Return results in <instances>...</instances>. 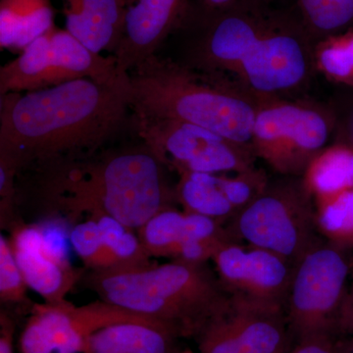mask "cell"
<instances>
[{
  "mask_svg": "<svg viewBox=\"0 0 353 353\" xmlns=\"http://www.w3.org/2000/svg\"><path fill=\"white\" fill-rule=\"evenodd\" d=\"M211 261L230 296L285 307L294 267L282 257L233 241L220 248Z\"/></svg>",
  "mask_w": 353,
  "mask_h": 353,
  "instance_id": "4fadbf2b",
  "label": "cell"
},
{
  "mask_svg": "<svg viewBox=\"0 0 353 353\" xmlns=\"http://www.w3.org/2000/svg\"><path fill=\"white\" fill-rule=\"evenodd\" d=\"M136 118L187 122L250 143L262 102L226 76L202 73L153 55L129 72Z\"/></svg>",
  "mask_w": 353,
  "mask_h": 353,
  "instance_id": "3957f363",
  "label": "cell"
},
{
  "mask_svg": "<svg viewBox=\"0 0 353 353\" xmlns=\"http://www.w3.org/2000/svg\"><path fill=\"white\" fill-rule=\"evenodd\" d=\"M314 65L330 82L353 88V31L316 41Z\"/></svg>",
  "mask_w": 353,
  "mask_h": 353,
  "instance_id": "603a6c76",
  "label": "cell"
},
{
  "mask_svg": "<svg viewBox=\"0 0 353 353\" xmlns=\"http://www.w3.org/2000/svg\"><path fill=\"white\" fill-rule=\"evenodd\" d=\"M236 0H202L201 8L205 10H216L233 4Z\"/></svg>",
  "mask_w": 353,
  "mask_h": 353,
  "instance_id": "836d02e7",
  "label": "cell"
},
{
  "mask_svg": "<svg viewBox=\"0 0 353 353\" xmlns=\"http://www.w3.org/2000/svg\"><path fill=\"white\" fill-rule=\"evenodd\" d=\"M69 240L74 252L92 272L116 270L115 260L104 241L99 222L94 217L73 222Z\"/></svg>",
  "mask_w": 353,
  "mask_h": 353,
  "instance_id": "484cf974",
  "label": "cell"
},
{
  "mask_svg": "<svg viewBox=\"0 0 353 353\" xmlns=\"http://www.w3.org/2000/svg\"><path fill=\"white\" fill-rule=\"evenodd\" d=\"M336 141L353 148V105L343 118L336 115Z\"/></svg>",
  "mask_w": 353,
  "mask_h": 353,
  "instance_id": "4dcf8cb0",
  "label": "cell"
},
{
  "mask_svg": "<svg viewBox=\"0 0 353 353\" xmlns=\"http://www.w3.org/2000/svg\"><path fill=\"white\" fill-rule=\"evenodd\" d=\"M190 9V0H134L128 7L124 30L114 53L119 73H129L157 55L164 41L181 29Z\"/></svg>",
  "mask_w": 353,
  "mask_h": 353,
  "instance_id": "5bb4252c",
  "label": "cell"
},
{
  "mask_svg": "<svg viewBox=\"0 0 353 353\" xmlns=\"http://www.w3.org/2000/svg\"><path fill=\"white\" fill-rule=\"evenodd\" d=\"M120 74L129 73L118 72L114 55L94 52L55 26L0 68V95L44 90L79 79L110 80Z\"/></svg>",
  "mask_w": 353,
  "mask_h": 353,
  "instance_id": "9c48e42d",
  "label": "cell"
},
{
  "mask_svg": "<svg viewBox=\"0 0 353 353\" xmlns=\"http://www.w3.org/2000/svg\"><path fill=\"white\" fill-rule=\"evenodd\" d=\"M334 340L336 339L321 338L301 341L284 353H334Z\"/></svg>",
  "mask_w": 353,
  "mask_h": 353,
  "instance_id": "f1b7e54d",
  "label": "cell"
},
{
  "mask_svg": "<svg viewBox=\"0 0 353 353\" xmlns=\"http://www.w3.org/2000/svg\"><path fill=\"white\" fill-rule=\"evenodd\" d=\"M88 217H94L99 222L104 241L115 260V271L132 270L152 265L150 257L146 254L137 231L125 226L110 216L94 215Z\"/></svg>",
  "mask_w": 353,
  "mask_h": 353,
  "instance_id": "cb8c5ba5",
  "label": "cell"
},
{
  "mask_svg": "<svg viewBox=\"0 0 353 353\" xmlns=\"http://www.w3.org/2000/svg\"><path fill=\"white\" fill-rule=\"evenodd\" d=\"M290 340L285 307L230 294L194 339L199 353H284Z\"/></svg>",
  "mask_w": 353,
  "mask_h": 353,
  "instance_id": "7c38bea8",
  "label": "cell"
},
{
  "mask_svg": "<svg viewBox=\"0 0 353 353\" xmlns=\"http://www.w3.org/2000/svg\"><path fill=\"white\" fill-rule=\"evenodd\" d=\"M0 158L17 170L99 152L132 111L129 74L0 95Z\"/></svg>",
  "mask_w": 353,
  "mask_h": 353,
  "instance_id": "6da1fadb",
  "label": "cell"
},
{
  "mask_svg": "<svg viewBox=\"0 0 353 353\" xmlns=\"http://www.w3.org/2000/svg\"><path fill=\"white\" fill-rule=\"evenodd\" d=\"M334 353H353L352 336H341L334 340Z\"/></svg>",
  "mask_w": 353,
  "mask_h": 353,
  "instance_id": "d6a6232c",
  "label": "cell"
},
{
  "mask_svg": "<svg viewBox=\"0 0 353 353\" xmlns=\"http://www.w3.org/2000/svg\"><path fill=\"white\" fill-rule=\"evenodd\" d=\"M268 1H272V0H268Z\"/></svg>",
  "mask_w": 353,
  "mask_h": 353,
  "instance_id": "8d00e7d4",
  "label": "cell"
},
{
  "mask_svg": "<svg viewBox=\"0 0 353 353\" xmlns=\"http://www.w3.org/2000/svg\"><path fill=\"white\" fill-rule=\"evenodd\" d=\"M50 0H0V48L21 52L55 27Z\"/></svg>",
  "mask_w": 353,
  "mask_h": 353,
  "instance_id": "d6986e66",
  "label": "cell"
},
{
  "mask_svg": "<svg viewBox=\"0 0 353 353\" xmlns=\"http://www.w3.org/2000/svg\"><path fill=\"white\" fill-rule=\"evenodd\" d=\"M315 211L320 236L341 250L353 248V190L315 204Z\"/></svg>",
  "mask_w": 353,
  "mask_h": 353,
  "instance_id": "d4e9b609",
  "label": "cell"
},
{
  "mask_svg": "<svg viewBox=\"0 0 353 353\" xmlns=\"http://www.w3.org/2000/svg\"><path fill=\"white\" fill-rule=\"evenodd\" d=\"M336 125V110L324 104L267 99L255 117L252 148L280 176H303L311 160L326 148Z\"/></svg>",
  "mask_w": 353,
  "mask_h": 353,
  "instance_id": "52a82bcc",
  "label": "cell"
},
{
  "mask_svg": "<svg viewBox=\"0 0 353 353\" xmlns=\"http://www.w3.org/2000/svg\"><path fill=\"white\" fill-rule=\"evenodd\" d=\"M303 181L314 204L353 190V148L334 141L327 145L306 167Z\"/></svg>",
  "mask_w": 353,
  "mask_h": 353,
  "instance_id": "ffe728a7",
  "label": "cell"
},
{
  "mask_svg": "<svg viewBox=\"0 0 353 353\" xmlns=\"http://www.w3.org/2000/svg\"><path fill=\"white\" fill-rule=\"evenodd\" d=\"M353 334V301L345 297V303L339 321L338 338L341 336H352Z\"/></svg>",
  "mask_w": 353,
  "mask_h": 353,
  "instance_id": "1f68e13d",
  "label": "cell"
},
{
  "mask_svg": "<svg viewBox=\"0 0 353 353\" xmlns=\"http://www.w3.org/2000/svg\"><path fill=\"white\" fill-rule=\"evenodd\" d=\"M29 289L21 271L10 241L3 234L0 236V301L8 305H22L32 308L28 299Z\"/></svg>",
  "mask_w": 353,
  "mask_h": 353,
  "instance_id": "4316f807",
  "label": "cell"
},
{
  "mask_svg": "<svg viewBox=\"0 0 353 353\" xmlns=\"http://www.w3.org/2000/svg\"><path fill=\"white\" fill-rule=\"evenodd\" d=\"M345 252L330 243L319 245L294 267L285 311L296 343L338 338L353 266Z\"/></svg>",
  "mask_w": 353,
  "mask_h": 353,
  "instance_id": "ba28073f",
  "label": "cell"
},
{
  "mask_svg": "<svg viewBox=\"0 0 353 353\" xmlns=\"http://www.w3.org/2000/svg\"><path fill=\"white\" fill-rule=\"evenodd\" d=\"M179 339L158 323H117L92 334L85 353H176Z\"/></svg>",
  "mask_w": 353,
  "mask_h": 353,
  "instance_id": "ac0fdd59",
  "label": "cell"
},
{
  "mask_svg": "<svg viewBox=\"0 0 353 353\" xmlns=\"http://www.w3.org/2000/svg\"><path fill=\"white\" fill-rule=\"evenodd\" d=\"M137 233L150 259L176 260L183 248L194 241L234 240L222 223L205 216L180 212L173 208L158 212Z\"/></svg>",
  "mask_w": 353,
  "mask_h": 353,
  "instance_id": "2e32d148",
  "label": "cell"
},
{
  "mask_svg": "<svg viewBox=\"0 0 353 353\" xmlns=\"http://www.w3.org/2000/svg\"><path fill=\"white\" fill-rule=\"evenodd\" d=\"M347 299L353 301V266L352 274H350V283H348Z\"/></svg>",
  "mask_w": 353,
  "mask_h": 353,
  "instance_id": "e575fe53",
  "label": "cell"
},
{
  "mask_svg": "<svg viewBox=\"0 0 353 353\" xmlns=\"http://www.w3.org/2000/svg\"><path fill=\"white\" fill-rule=\"evenodd\" d=\"M44 205L72 222L108 215L138 231L176 201L166 168L145 143L39 165Z\"/></svg>",
  "mask_w": 353,
  "mask_h": 353,
  "instance_id": "7a4b0ae2",
  "label": "cell"
},
{
  "mask_svg": "<svg viewBox=\"0 0 353 353\" xmlns=\"http://www.w3.org/2000/svg\"><path fill=\"white\" fill-rule=\"evenodd\" d=\"M134 321L157 323L102 299L81 306L67 301L34 303L19 338L20 352L85 353L88 339L95 332Z\"/></svg>",
  "mask_w": 353,
  "mask_h": 353,
  "instance_id": "8fae6325",
  "label": "cell"
},
{
  "mask_svg": "<svg viewBox=\"0 0 353 353\" xmlns=\"http://www.w3.org/2000/svg\"><path fill=\"white\" fill-rule=\"evenodd\" d=\"M315 43L299 13L273 9L232 80L259 99H283L312 78Z\"/></svg>",
  "mask_w": 353,
  "mask_h": 353,
  "instance_id": "8992f818",
  "label": "cell"
},
{
  "mask_svg": "<svg viewBox=\"0 0 353 353\" xmlns=\"http://www.w3.org/2000/svg\"><path fill=\"white\" fill-rule=\"evenodd\" d=\"M176 353H199L194 352V350H190V348H185V350H176Z\"/></svg>",
  "mask_w": 353,
  "mask_h": 353,
  "instance_id": "d590c367",
  "label": "cell"
},
{
  "mask_svg": "<svg viewBox=\"0 0 353 353\" xmlns=\"http://www.w3.org/2000/svg\"><path fill=\"white\" fill-rule=\"evenodd\" d=\"M134 0H62L65 29L95 53L114 55Z\"/></svg>",
  "mask_w": 353,
  "mask_h": 353,
  "instance_id": "e0dca14e",
  "label": "cell"
},
{
  "mask_svg": "<svg viewBox=\"0 0 353 353\" xmlns=\"http://www.w3.org/2000/svg\"><path fill=\"white\" fill-rule=\"evenodd\" d=\"M234 240L279 255L296 266L319 243L314 199L301 176L269 180L263 192L234 218Z\"/></svg>",
  "mask_w": 353,
  "mask_h": 353,
  "instance_id": "5b68a950",
  "label": "cell"
},
{
  "mask_svg": "<svg viewBox=\"0 0 353 353\" xmlns=\"http://www.w3.org/2000/svg\"><path fill=\"white\" fill-rule=\"evenodd\" d=\"M10 245L30 290L43 303L66 301L80 273L70 265L66 254L55 250L46 239L43 226L12 224Z\"/></svg>",
  "mask_w": 353,
  "mask_h": 353,
  "instance_id": "9a60e30c",
  "label": "cell"
},
{
  "mask_svg": "<svg viewBox=\"0 0 353 353\" xmlns=\"http://www.w3.org/2000/svg\"><path fill=\"white\" fill-rule=\"evenodd\" d=\"M15 322L12 317L1 310L0 312V353H14Z\"/></svg>",
  "mask_w": 353,
  "mask_h": 353,
  "instance_id": "f546056e",
  "label": "cell"
},
{
  "mask_svg": "<svg viewBox=\"0 0 353 353\" xmlns=\"http://www.w3.org/2000/svg\"><path fill=\"white\" fill-rule=\"evenodd\" d=\"M19 174L15 166L0 158V223L1 228L11 226L16 201V176Z\"/></svg>",
  "mask_w": 353,
  "mask_h": 353,
  "instance_id": "83f0119b",
  "label": "cell"
},
{
  "mask_svg": "<svg viewBox=\"0 0 353 353\" xmlns=\"http://www.w3.org/2000/svg\"><path fill=\"white\" fill-rule=\"evenodd\" d=\"M88 283L99 299L192 340L229 297L206 263L176 260L132 270L92 272Z\"/></svg>",
  "mask_w": 353,
  "mask_h": 353,
  "instance_id": "277c9868",
  "label": "cell"
},
{
  "mask_svg": "<svg viewBox=\"0 0 353 353\" xmlns=\"http://www.w3.org/2000/svg\"><path fill=\"white\" fill-rule=\"evenodd\" d=\"M297 9L316 41L347 32L353 25V0H297Z\"/></svg>",
  "mask_w": 353,
  "mask_h": 353,
  "instance_id": "7402d4cb",
  "label": "cell"
},
{
  "mask_svg": "<svg viewBox=\"0 0 353 353\" xmlns=\"http://www.w3.org/2000/svg\"><path fill=\"white\" fill-rule=\"evenodd\" d=\"M179 176L176 197L183 212L205 216L220 223L238 215L225 194L221 175L182 172Z\"/></svg>",
  "mask_w": 353,
  "mask_h": 353,
  "instance_id": "44dd1931",
  "label": "cell"
},
{
  "mask_svg": "<svg viewBox=\"0 0 353 353\" xmlns=\"http://www.w3.org/2000/svg\"><path fill=\"white\" fill-rule=\"evenodd\" d=\"M141 141L158 159L179 173H241L254 168L257 159L250 143H240L187 122L136 118Z\"/></svg>",
  "mask_w": 353,
  "mask_h": 353,
  "instance_id": "30bf717a",
  "label": "cell"
}]
</instances>
